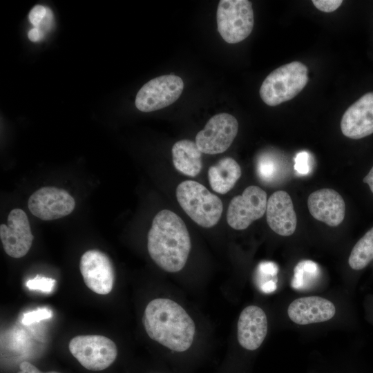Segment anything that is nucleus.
I'll list each match as a JSON object with an SVG mask.
<instances>
[{"label":"nucleus","mask_w":373,"mask_h":373,"mask_svg":"<svg viewBox=\"0 0 373 373\" xmlns=\"http://www.w3.org/2000/svg\"><path fill=\"white\" fill-rule=\"evenodd\" d=\"M258 271L262 274L274 276L278 273V268L273 262H262L258 265Z\"/></svg>","instance_id":"obj_28"},{"label":"nucleus","mask_w":373,"mask_h":373,"mask_svg":"<svg viewBox=\"0 0 373 373\" xmlns=\"http://www.w3.org/2000/svg\"><path fill=\"white\" fill-rule=\"evenodd\" d=\"M363 182L368 184L371 191L373 193V166L363 178Z\"/></svg>","instance_id":"obj_32"},{"label":"nucleus","mask_w":373,"mask_h":373,"mask_svg":"<svg viewBox=\"0 0 373 373\" xmlns=\"http://www.w3.org/2000/svg\"><path fill=\"white\" fill-rule=\"evenodd\" d=\"M373 259V227L354 246L348 263L354 270H360L365 267Z\"/></svg>","instance_id":"obj_20"},{"label":"nucleus","mask_w":373,"mask_h":373,"mask_svg":"<svg viewBox=\"0 0 373 373\" xmlns=\"http://www.w3.org/2000/svg\"><path fill=\"white\" fill-rule=\"evenodd\" d=\"M175 195L180 207L197 224L211 228L219 222L223 211L222 200L204 185L184 181L177 186Z\"/></svg>","instance_id":"obj_3"},{"label":"nucleus","mask_w":373,"mask_h":373,"mask_svg":"<svg viewBox=\"0 0 373 373\" xmlns=\"http://www.w3.org/2000/svg\"><path fill=\"white\" fill-rule=\"evenodd\" d=\"M280 171L278 161L271 153H262L257 159L256 171L262 182L267 184L275 182L280 176Z\"/></svg>","instance_id":"obj_22"},{"label":"nucleus","mask_w":373,"mask_h":373,"mask_svg":"<svg viewBox=\"0 0 373 373\" xmlns=\"http://www.w3.org/2000/svg\"><path fill=\"white\" fill-rule=\"evenodd\" d=\"M261 290L265 293H271L276 289V283L274 280H267L260 286Z\"/></svg>","instance_id":"obj_31"},{"label":"nucleus","mask_w":373,"mask_h":373,"mask_svg":"<svg viewBox=\"0 0 373 373\" xmlns=\"http://www.w3.org/2000/svg\"><path fill=\"white\" fill-rule=\"evenodd\" d=\"M72 355L86 369L101 371L109 367L116 359L115 343L101 335H80L73 338L68 345Z\"/></svg>","instance_id":"obj_6"},{"label":"nucleus","mask_w":373,"mask_h":373,"mask_svg":"<svg viewBox=\"0 0 373 373\" xmlns=\"http://www.w3.org/2000/svg\"><path fill=\"white\" fill-rule=\"evenodd\" d=\"M267 204V193L264 190L254 185L247 186L241 195L230 201L227 213L228 224L236 230L247 229L263 216Z\"/></svg>","instance_id":"obj_9"},{"label":"nucleus","mask_w":373,"mask_h":373,"mask_svg":"<svg viewBox=\"0 0 373 373\" xmlns=\"http://www.w3.org/2000/svg\"><path fill=\"white\" fill-rule=\"evenodd\" d=\"M266 218L269 227L282 236L292 235L297 217L290 195L284 191L273 193L267 200Z\"/></svg>","instance_id":"obj_16"},{"label":"nucleus","mask_w":373,"mask_h":373,"mask_svg":"<svg viewBox=\"0 0 373 373\" xmlns=\"http://www.w3.org/2000/svg\"><path fill=\"white\" fill-rule=\"evenodd\" d=\"M8 224L0 225V238L5 252L10 257L19 258L30 250L34 236L26 213L16 208L8 216Z\"/></svg>","instance_id":"obj_12"},{"label":"nucleus","mask_w":373,"mask_h":373,"mask_svg":"<svg viewBox=\"0 0 373 373\" xmlns=\"http://www.w3.org/2000/svg\"><path fill=\"white\" fill-rule=\"evenodd\" d=\"M52 316V311L48 308H39L24 314L21 322L23 325H28L35 322L50 318Z\"/></svg>","instance_id":"obj_24"},{"label":"nucleus","mask_w":373,"mask_h":373,"mask_svg":"<svg viewBox=\"0 0 373 373\" xmlns=\"http://www.w3.org/2000/svg\"><path fill=\"white\" fill-rule=\"evenodd\" d=\"M238 123L233 115L222 113L213 116L195 136V143L202 153L218 154L227 151L236 137Z\"/></svg>","instance_id":"obj_8"},{"label":"nucleus","mask_w":373,"mask_h":373,"mask_svg":"<svg viewBox=\"0 0 373 373\" xmlns=\"http://www.w3.org/2000/svg\"><path fill=\"white\" fill-rule=\"evenodd\" d=\"M29 39L32 42L41 40L44 37V32L39 28H32L28 33Z\"/></svg>","instance_id":"obj_30"},{"label":"nucleus","mask_w":373,"mask_h":373,"mask_svg":"<svg viewBox=\"0 0 373 373\" xmlns=\"http://www.w3.org/2000/svg\"><path fill=\"white\" fill-rule=\"evenodd\" d=\"M307 206L313 218L330 227L338 226L345 218L344 200L332 189H322L312 192L308 197Z\"/></svg>","instance_id":"obj_15"},{"label":"nucleus","mask_w":373,"mask_h":373,"mask_svg":"<svg viewBox=\"0 0 373 373\" xmlns=\"http://www.w3.org/2000/svg\"><path fill=\"white\" fill-rule=\"evenodd\" d=\"M320 275L318 264L310 260L299 262L294 269L291 287L297 290L308 289L317 280Z\"/></svg>","instance_id":"obj_21"},{"label":"nucleus","mask_w":373,"mask_h":373,"mask_svg":"<svg viewBox=\"0 0 373 373\" xmlns=\"http://www.w3.org/2000/svg\"><path fill=\"white\" fill-rule=\"evenodd\" d=\"M30 211L42 220H52L69 215L75 209V202L69 193L55 186H44L29 198Z\"/></svg>","instance_id":"obj_10"},{"label":"nucleus","mask_w":373,"mask_h":373,"mask_svg":"<svg viewBox=\"0 0 373 373\" xmlns=\"http://www.w3.org/2000/svg\"><path fill=\"white\" fill-rule=\"evenodd\" d=\"M184 88L182 79L175 75L155 77L145 84L135 98L136 108L142 112H152L175 102Z\"/></svg>","instance_id":"obj_7"},{"label":"nucleus","mask_w":373,"mask_h":373,"mask_svg":"<svg viewBox=\"0 0 373 373\" xmlns=\"http://www.w3.org/2000/svg\"><path fill=\"white\" fill-rule=\"evenodd\" d=\"M341 129L345 136L354 140L373 133V92L363 95L345 111Z\"/></svg>","instance_id":"obj_13"},{"label":"nucleus","mask_w":373,"mask_h":373,"mask_svg":"<svg viewBox=\"0 0 373 373\" xmlns=\"http://www.w3.org/2000/svg\"><path fill=\"white\" fill-rule=\"evenodd\" d=\"M294 169L300 175H307L310 171L309 155L306 151L298 153L294 158Z\"/></svg>","instance_id":"obj_25"},{"label":"nucleus","mask_w":373,"mask_h":373,"mask_svg":"<svg viewBox=\"0 0 373 373\" xmlns=\"http://www.w3.org/2000/svg\"><path fill=\"white\" fill-rule=\"evenodd\" d=\"M173 166L181 173L195 177L202 168V152L195 142L182 140L175 142L172 147Z\"/></svg>","instance_id":"obj_18"},{"label":"nucleus","mask_w":373,"mask_h":373,"mask_svg":"<svg viewBox=\"0 0 373 373\" xmlns=\"http://www.w3.org/2000/svg\"><path fill=\"white\" fill-rule=\"evenodd\" d=\"M191 247L182 219L168 209L159 211L147 236V249L155 263L167 272H178L185 266Z\"/></svg>","instance_id":"obj_2"},{"label":"nucleus","mask_w":373,"mask_h":373,"mask_svg":"<svg viewBox=\"0 0 373 373\" xmlns=\"http://www.w3.org/2000/svg\"><path fill=\"white\" fill-rule=\"evenodd\" d=\"M242 174L238 163L231 157H224L208 170L209 184L214 191L225 194L236 184Z\"/></svg>","instance_id":"obj_19"},{"label":"nucleus","mask_w":373,"mask_h":373,"mask_svg":"<svg viewBox=\"0 0 373 373\" xmlns=\"http://www.w3.org/2000/svg\"><path fill=\"white\" fill-rule=\"evenodd\" d=\"M216 17L218 32L229 44L243 41L252 31L254 12L248 0L220 1Z\"/></svg>","instance_id":"obj_5"},{"label":"nucleus","mask_w":373,"mask_h":373,"mask_svg":"<svg viewBox=\"0 0 373 373\" xmlns=\"http://www.w3.org/2000/svg\"><path fill=\"white\" fill-rule=\"evenodd\" d=\"M79 269L86 285L93 292L105 295L113 289L115 274L108 256L97 249H90L83 254Z\"/></svg>","instance_id":"obj_11"},{"label":"nucleus","mask_w":373,"mask_h":373,"mask_svg":"<svg viewBox=\"0 0 373 373\" xmlns=\"http://www.w3.org/2000/svg\"><path fill=\"white\" fill-rule=\"evenodd\" d=\"M55 284V280L52 278L37 276L27 281L26 285L30 289H37L50 293L52 291Z\"/></svg>","instance_id":"obj_23"},{"label":"nucleus","mask_w":373,"mask_h":373,"mask_svg":"<svg viewBox=\"0 0 373 373\" xmlns=\"http://www.w3.org/2000/svg\"><path fill=\"white\" fill-rule=\"evenodd\" d=\"M307 67L300 61H292L275 69L260 86L262 100L275 106L293 99L307 84Z\"/></svg>","instance_id":"obj_4"},{"label":"nucleus","mask_w":373,"mask_h":373,"mask_svg":"<svg viewBox=\"0 0 373 373\" xmlns=\"http://www.w3.org/2000/svg\"><path fill=\"white\" fill-rule=\"evenodd\" d=\"M268 330L265 312L256 305H249L240 313L237 324V338L243 348L254 351L264 341Z\"/></svg>","instance_id":"obj_14"},{"label":"nucleus","mask_w":373,"mask_h":373,"mask_svg":"<svg viewBox=\"0 0 373 373\" xmlns=\"http://www.w3.org/2000/svg\"><path fill=\"white\" fill-rule=\"evenodd\" d=\"M48 12V8L37 5L32 8L29 13V20L35 28H38L45 19Z\"/></svg>","instance_id":"obj_26"},{"label":"nucleus","mask_w":373,"mask_h":373,"mask_svg":"<svg viewBox=\"0 0 373 373\" xmlns=\"http://www.w3.org/2000/svg\"><path fill=\"white\" fill-rule=\"evenodd\" d=\"M336 313L333 303L320 296L297 298L288 307L287 314L298 325L322 323L332 318Z\"/></svg>","instance_id":"obj_17"},{"label":"nucleus","mask_w":373,"mask_h":373,"mask_svg":"<svg viewBox=\"0 0 373 373\" xmlns=\"http://www.w3.org/2000/svg\"><path fill=\"white\" fill-rule=\"evenodd\" d=\"M313 4L319 10L325 12H332L341 6V0H313Z\"/></svg>","instance_id":"obj_27"},{"label":"nucleus","mask_w":373,"mask_h":373,"mask_svg":"<svg viewBox=\"0 0 373 373\" xmlns=\"http://www.w3.org/2000/svg\"><path fill=\"white\" fill-rule=\"evenodd\" d=\"M142 323L151 339L173 352H186L193 343L195 323L173 300L158 298L150 301L144 309Z\"/></svg>","instance_id":"obj_1"},{"label":"nucleus","mask_w":373,"mask_h":373,"mask_svg":"<svg viewBox=\"0 0 373 373\" xmlns=\"http://www.w3.org/2000/svg\"><path fill=\"white\" fill-rule=\"evenodd\" d=\"M19 370L17 373H60L55 371L42 372L37 367L28 361L21 362L19 365Z\"/></svg>","instance_id":"obj_29"}]
</instances>
